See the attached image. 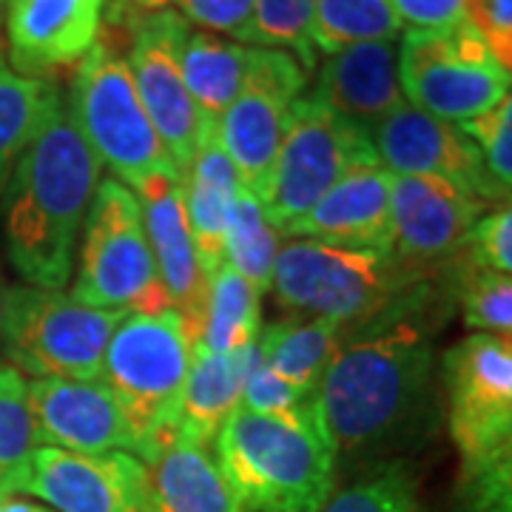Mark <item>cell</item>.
Here are the masks:
<instances>
[{
    "label": "cell",
    "instance_id": "7bdbcfd3",
    "mask_svg": "<svg viewBox=\"0 0 512 512\" xmlns=\"http://www.w3.org/2000/svg\"><path fill=\"white\" fill-rule=\"evenodd\" d=\"M0 512H55L43 504H35V501H26V498H18V495H0Z\"/></svg>",
    "mask_w": 512,
    "mask_h": 512
},
{
    "label": "cell",
    "instance_id": "f546056e",
    "mask_svg": "<svg viewBox=\"0 0 512 512\" xmlns=\"http://www.w3.org/2000/svg\"><path fill=\"white\" fill-rule=\"evenodd\" d=\"M279 234L282 231L268 217L265 202L254 191L242 188L225 234V262L239 276H245L259 293L271 288V276L279 256Z\"/></svg>",
    "mask_w": 512,
    "mask_h": 512
},
{
    "label": "cell",
    "instance_id": "52a82bcc",
    "mask_svg": "<svg viewBox=\"0 0 512 512\" xmlns=\"http://www.w3.org/2000/svg\"><path fill=\"white\" fill-rule=\"evenodd\" d=\"M72 296L106 311L160 313L171 308L148 245L140 200L114 177L100 180L89 205Z\"/></svg>",
    "mask_w": 512,
    "mask_h": 512
},
{
    "label": "cell",
    "instance_id": "4316f807",
    "mask_svg": "<svg viewBox=\"0 0 512 512\" xmlns=\"http://www.w3.org/2000/svg\"><path fill=\"white\" fill-rule=\"evenodd\" d=\"M60 100L63 94L52 80L23 77L0 60V208L15 165Z\"/></svg>",
    "mask_w": 512,
    "mask_h": 512
},
{
    "label": "cell",
    "instance_id": "6da1fadb",
    "mask_svg": "<svg viewBox=\"0 0 512 512\" xmlns=\"http://www.w3.org/2000/svg\"><path fill=\"white\" fill-rule=\"evenodd\" d=\"M430 302L424 282L376 322L345 333L316 387V413L336 456L393 447L424 419L436 382Z\"/></svg>",
    "mask_w": 512,
    "mask_h": 512
},
{
    "label": "cell",
    "instance_id": "2e32d148",
    "mask_svg": "<svg viewBox=\"0 0 512 512\" xmlns=\"http://www.w3.org/2000/svg\"><path fill=\"white\" fill-rule=\"evenodd\" d=\"M487 202L439 177L393 174L390 180V231L393 254L427 271L430 265L464 254Z\"/></svg>",
    "mask_w": 512,
    "mask_h": 512
},
{
    "label": "cell",
    "instance_id": "30bf717a",
    "mask_svg": "<svg viewBox=\"0 0 512 512\" xmlns=\"http://www.w3.org/2000/svg\"><path fill=\"white\" fill-rule=\"evenodd\" d=\"M365 165H382L370 131L339 117L311 94L299 97L271 183L262 197L268 217L279 231H285L291 222L305 217L345 174Z\"/></svg>",
    "mask_w": 512,
    "mask_h": 512
},
{
    "label": "cell",
    "instance_id": "603a6c76",
    "mask_svg": "<svg viewBox=\"0 0 512 512\" xmlns=\"http://www.w3.org/2000/svg\"><path fill=\"white\" fill-rule=\"evenodd\" d=\"M239 191L242 180L237 165L231 163L228 151L222 148L217 131H211L200 143L183 177L185 211L205 276L214 274L225 262V234Z\"/></svg>",
    "mask_w": 512,
    "mask_h": 512
},
{
    "label": "cell",
    "instance_id": "44dd1931",
    "mask_svg": "<svg viewBox=\"0 0 512 512\" xmlns=\"http://www.w3.org/2000/svg\"><path fill=\"white\" fill-rule=\"evenodd\" d=\"M311 97L365 131L382 123L407 103L399 83L396 40L356 43L325 57Z\"/></svg>",
    "mask_w": 512,
    "mask_h": 512
},
{
    "label": "cell",
    "instance_id": "8992f818",
    "mask_svg": "<svg viewBox=\"0 0 512 512\" xmlns=\"http://www.w3.org/2000/svg\"><path fill=\"white\" fill-rule=\"evenodd\" d=\"M66 111L97 163L106 165L114 180L128 188L157 174L180 180V171L137 94L126 55L117 49L106 23L92 52L77 63Z\"/></svg>",
    "mask_w": 512,
    "mask_h": 512
},
{
    "label": "cell",
    "instance_id": "7c38bea8",
    "mask_svg": "<svg viewBox=\"0 0 512 512\" xmlns=\"http://www.w3.org/2000/svg\"><path fill=\"white\" fill-rule=\"evenodd\" d=\"M308 72L282 49L251 46L248 77L242 92L217 123V137L237 165L242 188L262 200L274 174L279 148L291 128L296 100L305 92Z\"/></svg>",
    "mask_w": 512,
    "mask_h": 512
},
{
    "label": "cell",
    "instance_id": "ffe728a7",
    "mask_svg": "<svg viewBox=\"0 0 512 512\" xmlns=\"http://www.w3.org/2000/svg\"><path fill=\"white\" fill-rule=\"evenodd\" d=\"M390 180L382 165H365L345 174L305 217L291 222L282 234L291 239H316L342 248L393 251L390 231Z\"/></svg>",
    "mask_w": 512,
    "mask_h": 512
},
{
    "label": "cell",
    "instance_id": "8fae6325",
    "mask_svg": "<svg viewBox=\"0 0 512 512\" xmlns=\"http://www.w3.org/2000/svg\"><path fill=\"white\" fill-rule=\"evenodd\" d=\"M109 23L128 32V72L183 180L202 140L217 131L205 123L197 103L191 100L180 69V52L191 35V26L177 9Z\"/></svg>",
    "mask_w": 512,
    "mask_h": 512
},
{
    "label": "cell",
    "instance_id": "9c48e42d",
    "mask_svg": "<svg viewBox=\"0 0 512 512\" xmlns=\"http://www.w3.org/2000/svg\"><path fill=\"white\" fill-rule=\"evenodd\" d=\"M404 100L447 123H467L498 106L512 74L498 66L470 18L444 29L407 32L399 46Z\"/></svg>",
    "mask_w": 512,
    "mask_h": 512
},
{
    "label": "cell",
    "instance_id": "277c9868",
    "mask_svg": "<svg viewBox=\"0 0 512 512\" xmlns=\"http://www.w3.org/2000/svg\"><path fill=\"white\" fill-rule=\"evenodd\" d=\"M421 274L393 251L291 239L279 248L271 288L282 308L330 319L348 333L402 305L424 285Z\"/></svg>",
    "mask_w": 512,
    "mask_h": 512
},
{
    "label": "cell",
    "instance_id": "7402d4cb",
    "mask_svg": "<svg viewBox=\"0 0 512 512\" xmlns=\"http://www.w3.org/2000/svg\"><path fill=\"white\" fill-rule=\"evenodd\" d=\"M148 467V512H239L211 447L174 433Z\"/></svg>",
    "mask_w": 512,
    "mask_h": 512
},
{
    "label": "cell",
    "instance_id": "8d00e7d4",
    "mask_svg": "<svg viewBox=\"0 0 512 512\" xmlns=\"http://www.w3.org/2000/svg\"><path fill=\"white\" fill-rule=\"evenodd\" d=\"M461 131L481 151L495 188L504 197H512V86L487 114L461 123Z\"/></svg>",
    "mask_w": 512,
    "mask_h": 512
},
{
    "label": "cell",
    "instance_id": "ba28073f",
    "mask_svg": "<svg viewBox=\"0 0 512 512\" xmlns=\"http://www.w3.org/2000/svg\"><path fill=\"white\" fill-rule=\"evenodd\" d=\"M123 316L126 311L92 308L72 293L12 285L0 319L3 362L35 379H100Z\"/></svg>",
    "mask_w": 512,
    "mask_h": 512
},
{
    "label": "cell",
    "instance_id": "ac0fdd59",
    "mask_svg": "<svg viewBox=\"0 0 512 512\" xmlns=\"http://www.w3.org/2000/svg\"><path fill=\"white\" fill-rule=\"evenodd\" d=\"M29 404L40 447L72 453H134L137 439L109 387L92 379H35L29 382Z\"/></svg>",
    "mask_w": 512,
    "mask_h": 512
},
{
    "label": "cell",
    "instance_id": "d6986e66",
    "mask_svg": "<svg viewBox=\"0 0 512 512\" xmlns=\"http://www.w3.org/2000/svg\"><path fill=\"white\" fill-rule=\"evenodd\" d=\"M143 208L148 245L157 262V274L171 308L183 316L188 336L200 342L202 302H205V271L200 265L197 242L185 211L183 183L177 177L157 174L131 188Z\"/></svg>",
    "mask_w": 512,
    "mask_h": 512
},
{
    "label": "cell",
    "instance_id": "bcb514c9",
    "mask_svg": "<svg viewBox=\"0 0 512 512\" xmlns=\"http://www.w3.org/2000/svg\"><path fill=\"white\" fill-rule=\"evenodd\" d=\"M0 60H3V37H0Z\"/></svg>",
    "mask_w": 512,
    "mask_h": 512
},
{
    "label": "cell",
    "instance_id": "d6a6232c",
    "mask_svg": "<svg viewBox=\"0 0 512 512\" xmlns=\"http://www.w3.org/2000/svg\"><path fill=\"white\" fill-rule=\"evenodd\" d=\"M458 305L473 333H493L512 342V276L473 268L458 285Z\"/></svg>",
    "mask_w": 512,
    "mask_h": 512
},
{
    "label": "cell",
    "instance_id": "4dcf8cb0",
    "mask_svg": "<svg viewBox=\"0 0 512 512\" xmlns=\"http://www.w3.org/2000/svg\"><path fill=\"white\" fill-rule=\"evenodd\" d=\"M40 447L29 382L12 365L0 362V495H18L29 458Z\"/></svg>",
    "mask_w": 512,
    "mask_h": 512
},
{
    "label": "cell",
    "instance_id": "d590c367",
    "mask_svg": "<svg viewBox=\"0 0 512 512\" xmlns=\"http://www.w3.org/2000/svg\"><path fill=\"white\" fill-rule=\"evenodd\" d=\"M239 407L259 413V416L285 421H311L319 416L316 413V393L296 390L282 376H276L274 370L265 365V359H259L248 370Z\"/></svg>",
    "mask_w": 512,
    "mask_h": 512
},
{
    "label": "cell",
    "instance_id": "e0dca14e",
    "mask_svg": "<svg viewBox=\"0 0 512 512\" xmlns=\"http://www.w3.org/2000/svg\"><path fill=\"white\" fill-rule=\"evenodd\" d=\"M106 23V0H6L12 69L49 80L92 52Z\"/></svg>",
    "mask_w": 512,
    "mask_h": 512
},
{
    "label": "cell",
    "instance_id": "f1b7e54d",
    "mask_svg": "<svg viewBox=\"0 0 512 512\" xmlns=\"http://www.w3.org/2000/svg\"><path fill=\"white\" fill-rule=\"evenodd\" d=\"M402 23L390 0H316L311 43L322 55H336L356 43L396 40Z\"/></svg>",
    "mask_w": 512,
    "mask_h": 512
},
{
    "label": "cell",
    "instance_id": "484cf974",
    "mask_svg": "<svg viewBox=\"0 0 512 512\" xmlns=\"http://www.w3.org/2000/svg\"><path fill=\"white\" fill-rule=\"evenodd\" d=\"M248 63H251V46L245 43L211 32L188 35L180 52V69L188 94L208 126L217 128L222 114L237 100L248 77Z\"/></svg>",
    "mask_w": 512,
    "mask_h": 512
},
{
    "label": "cell",
    "instance_id": "ee69618b",
    "mask_svg": "<svg viewBox=\"0 0 512 512\" xmlns=\"http://www.w3.org/2000/svg\"><path fill=\"white\" fill-rule=\"evenodd\" d=\"M6 291H9V285H6L3 271H0V319H3V302H6Z\"/></svg>",
    "mask_w": 512,
    "mask_h": 512
},
{
    "label": "cell",
    "instance_id": "4fadbf2b",
    "mask_svg": "<svg viewBox=\"0 0 512 512\" xmlns=\"http://www.w3.org/2000/svg\"><path fill=\"white\" fill-rule=\"evenodd\" d=\"M447 427L461 470L478 464L512 436V342L470 333L441 356Z\"/></svg>",
    "mask_w": 512,
    "mask_h": 512
},
{
    "label": "cell",
    "instance_id": "5b68a950",
    "mask_svg": "<svg viewBox=\"0 0 512 512\" xmlns=\"http://www.w3.org/2000/svg\"><path fill=\"white\" fill-rule=\"evenodd\" d=\"M191 353L194 339L174 308L126 313L111 333L100 382L126 413L137 439V458L146 464L177 433Z\"/></svg>",
    "mask_w": 512,
    "mask_h": 512
},
{
    "label": "cell",
    "instance_id": "ab89813d",
    "mask_svg": "<svg viewBox=\"0 0 512 512\" xmlns=\"http://www.w3.org/2000/svg\"><path fill=\"white\" fill-rule=\"evenodd\" d=\"M393 12L407 32L444 29L467 18L470 0H390Z\"/></svg>",
    "mask_w": 512,
    "mask_h": 512
},
{
    "label": "cell",
    "instance_id": "74e56055",
    "mask_svg": "<svg viewBox=\"0 0 512 512\" xmlns=\"http://www.w3.org/2000/svg\"><path fill=\"white\" fill-rule=\"evenodd\" d=\"M464 256L473 268L512 276V197L495 202L476 222Z\"/></svg>",
    "mask_w": 512,
    "mask_h": 512
},
{
    "label": "cell",
    "instance_id": "5bb4252c",
    "mask_svg": "<svg viewBox=\"0 0 512 512\" xmlns=\"http://www.w3.org/2000/svg\"><path fill=\"white\" fill-rule=\"evenodd\" d=\"M18 493L55 512H148V467L134 453H72L37 447Z\"/></svg>",
    "mask_w": 512,
    "mask_h": 512
},
{
    "label": "cell",
    "instance_id": "f35d334b",
    "mask_svg": "<svg viewBox=\"0 0 512 512\" xmlns=\"http://www.w3.org/2000/svg\"><path fill=\"white\" fill-rule=\"evenodd\" d=\"M177 12L188 26H200L211 35H231L237 43L248 40L256 0H177Z\"/></svg>",
    "mask_w": 512,
    "mask_h": 512
},
{
    "label": "cell",
    "instance_id": "3957f363",
    "mask_svg": "<svg viewBox=\"0 0 512 512\" xmlns=\"http://www.w3.org/2000/svg\"><path fill=\"white\" fill-rule=\"evenodd\" d=\"M214 458L239 512H319L336 493L339 456L319 416L285 421L237 407Z\"/></svg>",
    "mask_w": 512,
    "mask_h": 512
},
{
    "label": "cell",
    "instance_id": "1f68e13d",
    "mask_svg": "<svg viewBox=\"0 0 512 512\" xmlns=\"http://www.w3.org/2000/svg\"><path fill=\"white\" fill-rule=\"evenodd\" d=\"M316 0H256L254 23L248 46L291 52L305 72L316 66V49L311 43V23Z\"/></svg>",
    "mask_w": 512,
    "mask_h": 512
},
{
    "label": "cell",
    "instance_id": "cb8c5ba5",
    "mask_svg": "<svg viewBox=\"0 0 512 512\" xmlns=\"http://www.w3.org/2000/svg\"><path fill=\"white\" fill-rule=\"evenodd\" d=\"M259 359H262L259 339L237 353H214L197 342L185 379L177 430L211 447L222 424L231 419V413L242 402L245 376Z\"/></svg>",
    "mask_w": 512,
    "mask_h": 512
},
{
    "label": "cell",
    "instance_id": "7a4b0ae2",
    "mask_svg": "<svg viewBox=\"0 0 512 512\" xmlns=\"http://www.w3.org/2000/svg\"><path fill=\"white\" fill-rule=\"evenodd\" d=\"M100 168L60 100L15 165L0 208L6 256L26 285H69Z\"/></svg>",
    "mask_w": 512,
    "mask_h": 512
},
{
    "label": "cell",
    "instance_id": "d4e9b609",
    "mask_svg": "<svg viewBox=\"0 0 512 512\" xmlns=\"http://www.w3.org/2000/svg\"><path fill=\"white\" fill-rule=\"evenodd\" d=\"M342 339V325L299 313L274 322L259 333L265 365L302 393H316L336 350L342 348Z\"/></svg>",
    "mask_w": 512,
    "mask_h": 512
},
{
    "label": "cell",
    "instance_id": "836d02e7",
    "mask_svg": "<svg viewBox=\"0 0 512 512\" xmlns=\"http://www.w3.org/2000/svg\"><path fill=\"white\" fill-rule=\"evenodd\" d=\"M319 512H424L413 476L402 464H387L362 481L330 495Z\"/></svg>",
    "mask_w": 512,
    "mask_h": 512
},
{
    "label": "cell",
    "instance_id": "b9f144b4",
    "mask_svg": "<svg viewBox=\"0 0 512 512\" xmlns=\"http://www.w3.org/2000/svg\"><path fill=\"white\" fill-rule=\"evenodd\" d=\"M168 3L177 0H114L109 9V20H126L137 18V15H151V12H163Z\"/></svg>",
    "mask_w": 512,
    "mask_h": 512
},
{
    "label": "cell",
    "instance_id": "83f0119b",
    "mask_svg": "<svg viewBox=\"0 0 512 512\" xmlns=\"http://www.w3.org/2000/svg\"><path fill=\"white\" fill-rule=\"evenodd\" d=\"M259 299L262 293L239 276L228 262L205 276L200 342L214 353H237L259 339Z\"/></svg>",
    "mask_w": 512,
    "mask_h": 512
},
{
    "label": "cell",
    "instance_id": "e575fe53",
    "mask_svg": "<svg viewBox=\"0 0 512 512\" xmlns=\"http://www.w3.org/2000/svg\"><path fill=\"white\" fill-rule=\"evenodd\" d=\"M456 512H512V436L490 456L461 470Z\"/></svg>",
    "mask_w": 512,
    "mask_h": 512
},
{
    "label": "cell",
    "instance_id": "f6af8a7d",
    "mask_svg": "<svg viewBox=\"0 0 512 512\" xmlns=\"http://www.w3.org/2000/svg\"><path fill=\"white\" fill-rule=\"evenodd\" d=\"M3 9H6V0H0V20H3Z\"/></svg>",
    "mask_w": 512,
    "mask_h": 512
},
{
    "label": "cell",
    "instance_id": "60d3db41",
    "mask_svg": "<svg viewBox=\"0 0 512 512\" xmlns=\"http://www.w3.org/2000/svg\"><path fill=\"white\" fill-rule=\"evenodd\" d=\"M467 18L476 23L481 35L512 32V0H470Z\"/></svg>",
    "mask_w": 512,
    "mask_h": 512
},
{
    "label": "cell",
    "instance_id": "9a60e30c",
    "mask_svg": "<svg viewBox=\"0 0 512 512\" xmlns=\"http://www.w3.org/2000/svg\"><path fill=\"white\" fill-rule=\"evenodd\" d=\"M376 157L390 174L439 177L476 194L490 208L507 200L487 174L476 143L456 123L404 103L370 128Z\"/></svg>",
    "mask_w": 512,
    "mask_h": 512
}]
</instances>
